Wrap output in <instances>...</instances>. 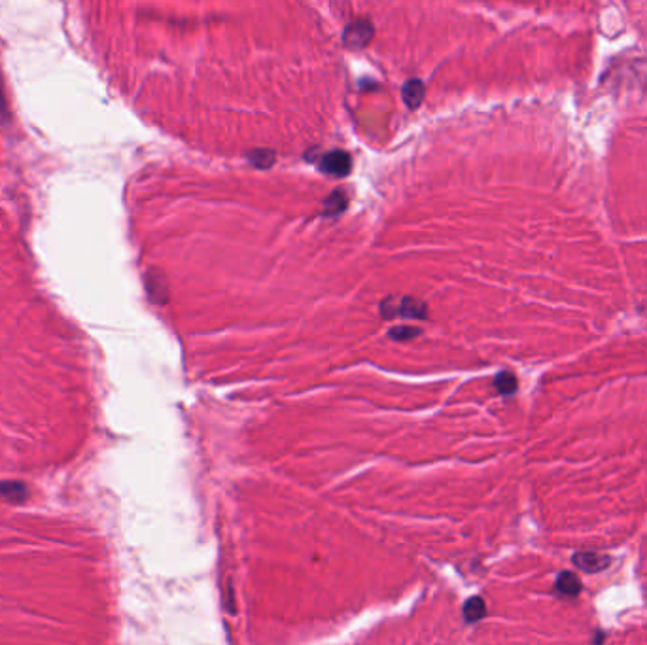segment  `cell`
Instances as JSON below:
<instances>
[{
	"label": "cell",
	"instance_id": "1",
	"mask_svg": "<svg viewBox=\"0 0 647 645\" xmlns=\"http://www.w3.org/2000/svg\"><path fill=\"white\" fill-rule=\"evenodd\" d=\"M382 314L405 316V318H424L426 305L422 301L411 299V297H403V299H400V303H392V299H388L382 303Z\"/></svg>",
	"mask_w": 647,
	"mask_h": 645
},
{
	"label": "cell",
	"instance_id": "2",
	"mask_svg": "<svg viewBox=\"0 0 647 645\" xmlns=\"http://www.w3.org/2000/svg\"><path fill=\"white\" fill-rule=\"evenodd\" d=\"M571 562L576 564L578 568L583 569V572L597 574V572H602V569L608 568L609 564H611V558H609V556L598 555V553H592V551H585V553L573 555Z\"/></svg>",
	"mask_w": 647,
	"mask_h": 645
},
{
	"label": "cell",
	"instance_id": "3",
	"mask_svg": "<svg viewBox=\"0 0 647 645\" xmlns=\"http://www.w3.org/2000/svg\"><path fill=\"white\" fill-rule=\"evenodd\" d=\"M350 155L345 152H330L328 155H324L322 160V171L324 173L331 174V176H345L350 173Z\"/></svg>",
	"mask_w": 647,
	"mask_h": 645
},
{
	"label": "cell",
	"instance_id": "4",
	"mask_svg": "<svg viewBox=\"0 0 647 645\" xmlns=\"http://www.w3.org/2000/svg\"><path fill=\"white\" fill-rule=\"evenodd\" d=\"M373 36V27L368 21H356L354 25H350L345 32V42L352 48H362L363 44H368L369 40Z\"/></svg>",
	"mask_w": 647,
	"mask_h": 645
},
{
	"label": "cell",
	"instance_id": "5",
	"mask_svg": "<svg viewBox=\"0 0 647 645\" xmlns=\"http://www.w3.org/2000/svg\"><path fill=\"white\" fill-rule=\"evenodd\" d=\"M557 590L564 596H578L581 593V581L576 574L562 572L557 579Z\"/></svg>",
	"mask_w": 647,
	"mask_h": 645
},
{
	"label": "cell",
	"instance_id": "6",
	"mask_svg": "<svg viewBox=\"0 0 647 645\" xmlns=\"http://www.w3.org/2000/svg\"><path fill=\"white\" fill-rule=\"evenodd\" d=\"M403 99H405V103L411 106V108H417L420 103H422V99H424V85L419 82V80H412V82L405 83V87H403Z\"/></svg>",
	"mask_w": 647,
	"mask_h": 645
},
{
	"label": "cell",
	"instance_id": "7",
	"mask_svg": "<svg viewBox=\"0 0 647 645\" xmlns=\"http://www.w3.org/2000/svg\"><path fill=\"white\" fill-rule=\"evenodd\" d=\"M487 614V606H485V602L479 596H473L470 600L464 604V617L466 621H470V623H475V621L482 619Z\"/></svg>",
	"mask_w": 647,
	"mask_h": 645
},
{
	"label": "cell",
	"instance_id": "8",
	"mask_svg": "<svg viewBox=\"0 0 647 645\" xmlns=\"http://www.w3.org/2000/svg\"><path fill=\"white\" fill-rule=\"evenodd\" d=\"M0 496L12 499V502H21L27 498V488L21 483H13V481L0 483Z\"/></svg>",
	"mask_w": 647,
	"mask_h": 645
},
{
	"label": "cell",
	"instance_id": "9",
	"mask_svg": "<svg viewBox=\"0 0 647 645\" xmlns=\"http://www.w3.org/2000/svg\"><path fill=\"white\" fill-rule=\"evenodd\" d=\"M496 388L500 390V394H503V396H509L517 390V378L511 373H500L496 377Z\"/></svg>",
	"mask_w": 647,
	"mask_h": 645
},
{
	"label": "cell",
	"instance_id": "10",
	"mask_svg": "<svg viewBox=\"0 0 647 645\" xmlns=\"http://www.w3.org/2000/svg\"><path fill=\"white\" fill-rule=\"evenodd\" d=\"M345 205H347V201H345L343 193L335 192L330 199H328V203H326V211H328V214H337L339 211H343Z\"/></svg>",
	"mask_w": 647,
	"mask_h": 645
},
{
	"label": "cell",
	"instance_id": "11",
	"mask_svg": "<svg viewBox=\"0 0 647 645\" xmlns=\"http://www.w3.org/2000/svg\"><path fill=\"white\" fill-rule=\"evenodd\" d=\"M8 118H10V114H8L6 97H4V85H2V78H0V120H2V123H6Z\"/></svg>",
	"mask_w": 647,
	"mask_h": 645
},
{
	"label": "cell",
	"instance_id": "12",
	"mask_svg": "<svg viewBox=\"0 0 647 645\" xmlns=\"http://www.w3.org/2000/svg\"><path fill=\"white\" fill-rule=\"evenodd\" d=\"M417 329H411V327H401V329H392V332H390V335H392L394 339H409V337H415V335H417Z\"/></svg>",
	"mask_w": 647,
	"mask_h": 645
},
{
	"label": "cell",
	"instance_id": "13",
	"mask_svg": "<svg viewBox=\"0 0 647 645\" xmlns=\"http://www.w3.org/2000/svg\"><path fill=\"white\" fill-rule=\"evenodd\" d=\"M269 154H271L269 150H265V152H258V154L252 155V161H254L258 166H269L271 163H273V161L265 160V155H269Z\"/></svg>",
	"mask_w": 647,
	"mask_h": 645
},
{
	"label": "cell",
	"instance_id": "14",
	"mask_svg": "<svg viewBox=\"0 0 647 645\" xmlns=\"http://www.w3.org/2000/svg\"><path fill=\"white\" fill-rule=\"evenodd\" d=\"M602 639H604V634H602V632H597V638H594V645H600V644H602Z\"/></svg>",
	"mask_w": 647,
	"mask_h": 645
}]
</instances>
